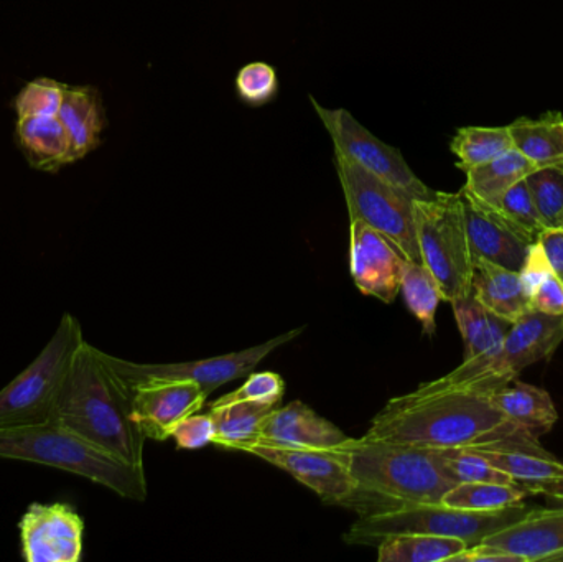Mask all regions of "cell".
Masks as SVG:
<instances>
[{"instance_id": "obj_1", "label": "cell", "mask_w": 563, "mask_h": 562, "mask_svg": "<svg viewBox=\"0 0 563 562\" xmlns=\"http://www.w3.org/2000/svg\"><path fill=\"white\" fill-rule=\"evenodd\" d=\"M519 436L531 434L509 422L485 393L416 389L389 399L363 438L419 448L462 449L483 448Z\"/></svg>"}, {"instance_id": "obj_2", "label": "cell", "mask_w": 563, "mask_h": 562, "mask_svg": "<svg viewBox=\"0 0 563 562\" xmlns=\"http://www.w3.org/2000/svg\"><path fill=\"white\" fill-rule=\"evenodd\" d=\"M52 422L128 464L144 467L147 439L132 418L131 399L104 352L86 340L73 356Z\"/></svg>"}, {"instance_id": "obj_3", "label": "cell", "mask_w": 563, "mask_h": 562, "mask_svg": "<svg viewBox=\"0 0 563 562\" xmlns=\"http://www.w3.org/2000/svg\"><path fill=\"white\" fill-rule=\"evenodd\" d=\"M338 449L346 454L357 487L343 507L363 515L400 505L442 504L446 492L456 485L446 474L440 449L366 438H350Z\"/></svg>"}, {"instance_id": "obj_4", "label": "cell", "mask_w": 563, "mask_h": 562, "mask_svg": "<svg viewBox=\"0 0 563 562\" xmlns=\"http://www.w3.org/2000/svg\"><path fill=\"white\" fill-rule=\"evenodd\" d=\"M0 459L68 472L102 485L128 500L144 502L147 498L144 467L114 458L55 422L2 429Z\"/></svg>"}, {"instance_id": "obj_5", "label": "cell", "mask_w": 563, "mask_h": 562, "mask_svg": "<svg viewBox=\"0 0 563 562\" xmlns=\"http://www.w3.org/2000/svg\"><path fill=\"white\" fill-rule=\"evenodd\" d=\"M529 507L519 504L499 511H473L445 504L400 505L393 510L363 515L344 535L347 544H379L393 535L423 533L459 538L468 547L482 543L496 531L525 517Z\"/></svg>"}, {"instance_id": "obj_6", "label": "cell", "mask_w": 563, "mask_h": 562, "mask_svg": "<svg viewBox=\"0 0 563 562\" xmlns=\"http://www.w3.org/2000/svg\"><path fill=\"white\" fill-rule=\"evenodd\" d=\"M82 342L78 319L63 313L38 356L0 389V431L52 422L59 389Z\"/></svg>"}, {"instance_id": "obj_7", "label": "cell", "mask_w": 563, "mask_h": 562, "mask_svg": "<svg viewBox=\"0 0 563 562\" xmlns=\"http://www.w3.org/2000/svg\"><path fill=\"white\" fill-rule=\"evenodd\" d=\"M420 260L433 274L443 300H455L472 294L475 261L466 234L462 194L435 191L429 200L413 201Z\"/></svg>"}, {"instance_id": "obj_8", "label": "cell", "mask_w": 563, "mask_h": 562, "mask_svg": "<svg viewBox=\"0 0 563 562\" xmlns=\"http://www.w3.org/2000/svg\"><path fill=\"white\" fill-rule=\"evenodd\" d=\"M350 220H361L386 236L407 261L422 263L417 241L413 201L416 198L343 155L334 154Z\"/></svg>"}, {"instance_id": "obj_9", "label": "cell", "mask_w": 563, "mask_h": 562, "mask_svg": "<svg viewBox=\"0 0 563 562\" xmlns=\"http://www.w3.org/2000/svg\"><path fill=\"white\" fill-rule=\"evenodd\" d=\"M305 327L290 330L284 335L276 337L261 345L251 346L243 352L195 360V362L142 365V363L128 362V360L118 359L108 353H104V360L122 385L131 386L144 382H195L203 388L205 395L210 396L227 383L236 382V379L253 373L256 366L274 350L297 339Z\"/></svg>"}, {"instance_id": "obj_10", "label": "cell", "mask_w": 563, "mask_h": 562, "mask_svg": "<svg viewBox=\"0 0 563 562\" xmlns=\"http://www.w3.org/2000/svg\"><path fill=\"white\" fill-rule=\"evenodd\" d=\"M314 111L323 122L334 145V154L350 158L380 180L412 195L416 200H429L435 195L407 164L404 155L393 145L371 134L350 111L343 108H323L313 98Z\"/></svg>"}, {"instance_id": "obj_11", "label": "cell", "mask_w": 563, "mask_h": 562, "mask_svg": "<svg viewBox=\"0 0 563 562\" xmlns=\"http://www.w3.org/2000/svg\"><path fill=\"white\" fill-rule=\"evenodd\" d=\"M250 454L276 465L290 474L298 484L313 491L324 504L344 505L357 487L340 449L276 448L256 444Z\"/></svg>"}, {"instance_id": "obj_12", "label": "cell", "mask_w": 563, "mask_h": 562, "mask_svg": "<svg viewBox=\"0 0 563 562\" xmlns=\"http://www.w3.org/2000/svg\"><path fill=\"white\" fill-rule=\"evenodd\" d=\"M20 548L26 562H78L85 521L65 504H33L20 518Z\"/></svg>"}, {"instance_id": "obj_13", "label": "cell", "mask_w": 563, "mask_h": 562, "mask_svg": "<svg viewBox=\"0 0 563 562\" xmlns=\"http://www.w3.org/2000/svg\"><path fill=\"white\" fill-rule=\"evenodd\" d=\"M122 388L131 399L135 425L145 439L154 441L170 439L175 428L200 412L208 398L195 382H144Z\"/></svg>"}, {"instance_id": "obj_14", "label": "cell", "mask_w": 563, "mask_h": 562, "mask_svg": "<svg viewBox=\"0 0 563 562\" xmlns=\"http://www.w3.org/2000/svg\"><path fill=\"white\" fill-rule=\"evenodd\" d=\"M406 257L379 231L361 220L350 224V269L357 290L384 304L400 293Z\"/></svg>"}, {"instance_id": "obj_15", "label": "cell", "mask_w": 563, "mask_h": 562, "mask_svg": "<svg viewBox=\"0 0 563 562\" xmlns=\"http://www.w3.org/2000/svg\"><path fill=\"white\" fill-rule=\"evenodd\" d=\"M460 194L473 261L486 260L508 269H521L532 241L495 208L479 203L463 190Z\"/></svg>"}, {"instance_id": "obj_16", "label": "cell", "mask_w": 563, "mask_h": 562, "mask_svg": "<svg viewBox=\"0 0 563 562\" xmlns=\"http://www.w3.org/2000/svg\"><path fill=\"white\" fill-rule=\"evenodd\" d=\"M482 543L515 554L522 562H551L563 554V508H531Z\"/></svg>"}, {"instance_id": "obj_17", "label": "cell", "mask_w": 563, "mask_h": 562, "mask_svg": "<svg viewBox=\"0 0 563 562\" xmlns=\"http://www.w3.org/2000/svg\"><path fill=\"white\" fill-rule=\"evenodd\" d=\"M347 439L350 438L333 422L321 418L303 403L294 401L285 408L274 409L267 416L256 444L276 448L336 449Z\"/></svg>"}, {"instance_id": "obj_18", "label": "cell", "mask_w": 563, "mask_h": 562, "mask_svg": "<svg viewBox=\"0 0 563 562\" xmlns=\"http://www.w3.org/2000/svg\"><path fill=\"white\" fill-rule=\"evenodd\" d=\"M472 449L519 484L563 477V462L542 449L539 439L532 436H519Z\"/></svg>"}, {"instance_id": "obj_19", "label": "cell", "mask_w": 563, "mask_h": 562, "mask_svg": "<svg viewBox=\"0 0 563 562\" xmlns=\"http://www.w3.org/2000/svg\"><path fill=\"white\" fill-rule=\"evenodd\" d=\"M58 119L69 139V162L81 161L101 144L106 128L104 104L92 86H68Z\"/></svg>"}, {"instance_id": "obj_20", "label": "cell", "mask_w": 563, "mask_h": 562, "mask_svg": "<svg viewBox=\"0 0 563 562\" xmlns=\"http://www.w3.org/2000/svg\"><path fill=\"white\" fill-rule=\"evenodd\" d=\"M472 296L509 323L518 322L532 310L531 299L526 294L518 271L508 269L492 261H475Z\"/></svg>"}, {"instance_id": "obj_21", "label": "cell", "mask_w": 563, "mask_h": 562, "mask_svg": "<svg viewBox=\"0 0 563 562\" xmlns=\"http://www.w3.org/2000/svg\"><path fill=\"white\" fill-rule=\"evenodd\" d=\"M492 405L522 431L532 438H541L552 431L559 421L558 408L545 389L512 379L508 385L489 393Z\"/></svg>"}, {"instance_id": "obj_22", "label": "cell", "mask_w": 563, "mask_h": 562, "mask_svg": "<svg viewBox=\"0 0 563 562\" xmlns=\"http://www.w3.org/2000/svg\"><path fill=\"white\" fill-rule=\"evenodd\" d=\"M16 141L30 167L56 172L69 162V139L58 115L19 118Z\"/></svg>"}, {"instance_id": "obj_23", "label": "cell", "mask_w": 563, "mask_h": 562, "mask_svg": "<svg viewBox=\"0 0 563 562\" xmlns=\"http://www.w3.org/2000/svg\"><path fill=\"white\" fill-rule=\"evenodd\" d=\"M536 168L518 148H511L486 164L468 168L462 190L479 203L496 207L509 188L525 180Z\"/></svg>"}, {"instance_id": "obj_24", "label": "cell", "mask_w": 563, "mask_h": 562, "mask_svg": "<svg viewBox=\"0 0 563 562\" xmlns=\"http://www.w3.org/2000/svg\"><path fill=\"white\" fill-rule=\"evenodd\" d=\"M276 408L277 403H213L210 415L217 426L214 445L247 452L256 444L264 421Z\"/></svg>"}, {"instance_id": "obj_25", "label": "cell", "mask_w": 563, "mask_h": 562, "mask_svg": "<svg viewBox=\"0 0 563 562\" xmlns=\"http://www.w3.org/2000/svg\"><path fill=\"white\" fill-rule=\"evenodd\" d=\"M515 148L536 167L563 164V115L548 112L539 119H518L508 125Z\"/></svg>"}, {"instance_id": "obj_26", "label": "cell", "mask_w": 563, "mask_h": 562, "mask_svg": "<svg viewBox=\"0 0 563 562\" xmlns=\"http://www.w3.org/2000/svg\"><path fill=\"white\" fill-rule=\"evenodd\" d=\"M453 316L465 343V360L475 359L501 345L512 323L495 316L492 310L468 297L452 302Z\"/></svg>"}, {"instance_id": "obj_27", "label": "cell", "mask_w": 563, "mask_h": 562, "mask_svg": "<svg viewBox=\"0 0 563 562\" xmlns=\"http://www.w3.org/2000/svg\"><path fill=\"white\" fill-rule=\"evenodd\" d=\"M468 544L459 538L435 535L404 533L384 538L377 544L379 562H442L453 561Z\"/></svg>"}, {"instance_id": "obj_28", "label": "cell", "mask_w": 563, "mask_h": 562, "mask_svg": "<svg viewBox=\"0 0 563 562\" xmlns=\"http://www.w3.org/2000/svg\"><path fill=\"white\" fill-rule=\"evenodd\" d=\"M400 293L407 309L422 323L423 335H433L437 329V309L443 300L442 290L433 274L422 263L406 261Z\"/></svg>"}, {"instance_id": "obj_29", "label": "cell", "mask_w": 563, "mask_h": 562, "mask_svg": "<svg viewBox=\"0 0 563 562\" xmlns=\"http://www.w3.org/2000/svg\"><path fill=\"white\" fill-rule=\"evenodd\" d=\"M529 492L521 484L473 482L456 484L443 497L442 504L473 511H499L516 507L528 498Z\"/></svg>"}, {"instance_id": "obj_30", "label": "cell", "mask_w": 563, "mask_h": 562, "mask_svg": "<svg viewBox=\"0 0 563 562\" xmlns=\"http://www.w3.org/2000/svg\"><path fill=\"white\" fill-rule=\"evenodd\" d=\"M453 154L459 158L456 167L463 172L486 164L515 148V141L506 128H462L453 137Z\"/></svg>"}, {"instance_id": "obj_31", "label": "cell", "mask_w": 563, "mask_h": 562, "mask_svg": "<svg viewBox=\"0 0 563 562\" xmlns=\"http://www.w3.org/2000/svg\"><path fill=\"white\" fill-rule=\"evenodd\" d=\"M526 184L545 228H563V164L536 168Z\"/></svg>"}, {"instance_id": "obj_32", "label": "cell", "mask_w": 563, "mask_h": 562, "mask_svg": "<svg viewBox=\"0 0 563 562\" xmlns=\"http://www.w3.org/2000/svg\"><path fill=\"white\" fill-rule=\"evenodd\" d=\"M446 474L455 484L473 482H496V484H519L505 472L489 464L478 451L472 448L440 449Z\"/></svg>"}, {"instance_id": "obj_33", "label": "cell", "mask_w": 563, "mask_h": 562, "mask_svg": "<svg viewBox=\"0 0 563 562\" xmlns=\"http://www.w3.org/2000/svg\"><path fill=\"white\" fill-rule=\"evenodd\" d=\"M493 208L498 210L512 227L518 228L521 233H525L532 243H536L539 234L545 230L544 221H542L541 214H539L538 208H536L531 191H529L528 184H526V178L516 184L515 187L509 188L503 195L498 205Z\"/></svg>"}, {"instance_id": "obj_34", "label": "cell", "mask_w": 563, "mask_h": 562, "mask_svg": "<svg viewBox=\"0 0 563 562\" xmlns=\"http://www.w3.org/2000/svg\"><path fill=\"white\" fill-rule=\"evenodd\" d=\"M65 82L52 78H36L25 85L15 98L19 118H48L58 115L65 98Z\"/></svg>"}, {"instance_id": "obj_35", "label": "cell", "mask_w": 563, "mask_h": 562, "mask_svg": "<svg viewBox=\"0 0 563 562\" xmlns=\"http://www.w3.org/2000/svg\"><path fill=\"white\" fill-rule=\"evenodd\" d=\"M277 75L273 66L263 62L250 63L238 73L236 89L243 101L251 106L266 104L276 96Z\"/></svg>"}, {"instance_id": "obj_36", "label": "cell", "mask_w": 563, "mask_h": 562, "mask_svg": "<svg viewBox=\"0 0 563 562\" xmlns=\"http://www.w3.org/2000/svg\"><path fill=\"white\" fill-rule=\"evenodd\" d=\"M284 392L285 383L280 375L274 372H261L251 375L236 392L228 393L214 403L218 405L234 401L279 403Z\"/></svg>"}, {"instance_id": "obj_37", "label": "cell", "mask_w": 563, "mask_h": 562, "mask_svg": "<svg viewBox=\"0 0 563 562\" xmlns=\"http://www.w3.org/2000/svg\"><path fill=\"white\" fill-rule=\"evenodd\" d=\"M172 438L177 442V448L195 451L214 444L217 426L210 412L208 415H191L175 428Z\"/></svg>"}, {"instance_id": "obj_38", "label": "cell", "mask_w": 563, "mask_h": 562, "mask_svg": "<svg viewBox=\"0 0 563 562\" xmlns=\"http://www.w3.org/2000/svg\"><path fill=\"white\" fill-rule=\"evenodd\" d=\"M518 273L526 294L531 299L532 294L552 274L551 266H549L548 260H545L544 253H542L541 246L538 243L531 244L528 254H526L525 263H522L521 269Z\"/></svg>"}, {"instance_id": "obj_39", "label": "cell", "mask_w": 563, "mask_h": 562, "mask_svg": "<svg viewBox=\"0 0 563 562\" xmlns=\"http://www.w3.org/2000/svg\"><path fill=\"white\" fill-rule=\"evenodd\" d=\"M532 310L545 316L563 317V283L554 274L548 277L531 296Z\"/></svg>"}, {"instance_id": "obj_40", "label": "cell", "mask_w": 563, "mask_h": 562, "mask_svg": "<svg viewBox=\"0 0 563 562\" xmlns=\"http://www.w3.org/2000/svg\"><path fill=\"white\" fill-rule=\"evenodd\" d=\"M536 243L541 246L552 274L563 283V228H545Z\"/></svg>"}, {"instance_id": "obj_41", "label": "cell", "mask_w": 563, "mask_h": 562, "mask_svg": "<svg viewBox=\"0 0 563 562\" xmlns=\"http://www.w3.org/2000/svg\"><path fill=\"white\" fill-rule=\"evenodd\" d=\"M452 562H522V560L492 544L478 543L466 548L459 557L453 558Z\"/></svg>"}, {"instance_id": "obj_42", "label": "cell", "mask_w": 563, "mask_h": 562, "mask_svg": "<svg viewBox=\"0 0 563 562\" xmlns=\"http://www.w3.org/2000/svg\"><path fill=\"white\" fill-rule=\"evenodd\" d=\"M529 495H544L551 500L563 502V477L549 478V481L526 482L521 484Z\"/></svg>"}, {"instance_id": "obj_43", "label": "cell", "mask_w": 563, "mask_h": 562, "mask_svg": "<svg viewBox=\"0 0 563 562\" xmlns=\"http://www.w3.org/2000/svg\"><path fill=\"white\" fill-rule=\"evenodd\" d=\"M551 562H563V554H559V557H555Z\"/></svg>"}]
</instances>
